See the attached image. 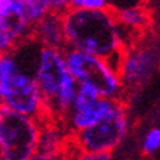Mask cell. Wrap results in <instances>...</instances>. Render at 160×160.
I'll use <instances>...</instances> for the list:
<instances>
[{"label": "cell", "instance_id": "5", "mask_svg": "<svg viewBox=\"0 0 160 160\" xmlns=\"http://www.w3.org/2000/svg\"><path fill=\"white\" fill-rule=\"evenodd\" d=\"M128 132V116L122 103L113 115L97 125L71 134L72 146L82 151L96 153H112Z\"/></svg>", "mask_w": 160, "mask_h": 160}, {"label": "cell", "instance_id": "8", "mask_svg": "<svg viewBox=\"0 0 160 160\" xmlns=\"http://www.w3.org/2000/svg\"><path fill=\"white\" fill-rule=\"evenodd\" d=\"M157 68V54L146 47H134L125 50L119 73L123 87H137L144 84Z\"/></svg>", "mask_w": 160, "mask_h": 160}, {"label": "cell", "instance_id": "15", "mask_svg": "<svg viewBox=\"0 0 160 160\" xmlns=\"http://www.w3.org/2000/svg\"><path fill=\"white\" fill-rule=\"evenodd\" d=\"M72 9L104 10V9H110V2L109 0H72Z\"/></svg>", "mask_w": 160, "mask_h": 160}, {"label": "cell", "instance_id": "3", "mask_svg": "<svg viewBox=\"0 0 160 160\" xmlns=\"http://www.w3.org/2000/svg\"><path fill=\"white\" fill-rule=\"evenodd\" d=\"M65 54L69 72L79 85L92 87L102 97H119L123 82L119 69L113 66L110 60L75 49H66Z\"/></svg>", "mask_w": 160, "mask_h": 160}, {"label": "cell", "instance_id": "19", "mask_svg": "<svg viewBox=\"0 0 160 160\" xmlns=\"http://www.w3.org/2000/svg\"><path fill=\"white\" fill-rule=\"evenodd\" d=\"M29 160H53V159H50V157H47V156H43V154H40V153H37V154L32 156Z\"/></svg>", "mask_w": 160, "mask_h": 160}, {"label": "cell", "instance_id": "12", "mask_svg": "<svg viewBox=\"0 0 160 160\" xmlns=\"http://www.w3.org/2000/svg\"><path fill=\"white\" fill-rule=\"evenodd\" d=\"M115 12L122 28L125 29L128 35L132 32H140L142 29H146V27L148 25V13L140 5L123 6L116 9Z\"/></svg>", "mask_w": 160, "mask_h": 160}, {"label": "cell", "instance_id": "13", "mask_svg": "<svg viewBox=\"0 0 160 160\" xmlns=\"http://www.w3.org/2000/svg\"><path fill=\"white\" fill-rule=\"evenodd\" d=\"M24 5L27 16H28L29 22L32 24V27L52 12L49 0H24Z\"/></svg>", "mask_w": 160, "mask_h": 160}, {"label": "cell", "instance_id": "10", "mask_svg": "<svg viewBox=\"0 0 160 160\" xmlns=\"http://www.w3.org/2000/svg\"><path fill=\"white\" fill-rule=\"evenodd\" d=\"M32 38L43 47L66 50V32L63 15L50 12L32 27Z\"/></svg>", "mask_w": 160, "mask_h": 160}, {"label": "cell", "instance_id": "14", "mask_svg": "<svg viewBox=\"0 0 160 160\" xmlns=\"http://www.w3.org/2000/svg\"><path fill=\"white\" fill-rule=\"evenodd\" d=\"M100 97H102V96H100L92 87L79 85V87H78V92H77V97H75V103H73L72 110H82V109H87V107L92 106Z\"/></svg>", "mask_w": 160, "mask_h": 160}, {"label": "cell", "instance_id": "4", "mask_svg": "<svg viewBox=\"0 0 160 160\" xmlns=\"http://www.w3.org/2000/svg\"><path fill=\"white\" fill-rule=\"evenodd\" d=\"M0 100L2 106L16 113L40 121L47 119L46 100L37 84V79L34 73L24 69L22 65L13 77L0 82Z\"/></svg>", "mask_w": 160, "mask_h": 160}, {"label": "cell", "instance_id": "7", "mask_svg": "<svg viewBox=\"0 0 160 160\" xmlns=\"http://www.w3.org/2000/svg\"><path fill=\"white\" fill-rule=\"evenodd\" d=\"M32 37V24L25 12L24 0H0V50L12 52Z\"/></svg>", "mask_w": 160, "mask_h": 160}, {"label": "cell", "instance_id": "11", "mask_svg": "<svg viewBox=\"0 0 160 160\" xmlns=\"http://www.w3.org/2000/svg\"><path fill=\"white\" fill-rule=\"evenodd\" d=\"M65 142L66 137L59 125L53 123L50 118L41 121V129H40L38 138V153L47 156L50 159H56L63 154L65 151Z\"/></svg>", "mask_w": 160, "mask_h": 160}, {"label": "cell", "instance_id": "20", "mask_svg": "<svg viewBox=\"0 0 160 160\" xmlns=\"http://www.w3.org/2000/svg\"><path fill=\"white\" fill-rule=\"evenodd\" d=\"M54 160H71V159H69V156H66L65 153H63L62 156H59V157H56Z\"/></svg>", "mask_w": 160, "mask_h": 160}, {"label": "cell", "instance_id": "17", "mask_svg": "<svg viewBox=\"0 0 160 160\" xmlns=\"http://www.w3.org/2000/svg\"><path fill=\"white\" fill-rule=\"evenodd\" d=\"M71 160H112L110 153H96V151H82L75 147V151L69 156Z\"/></svg>", "mask_w": 160, "mask_h": 160}, {"label": "cell", "instance_id": "18", "mask_svg": "<svg viewBox=\"0 0 160 160\" xmlns=\"http://www.w3.org/2000/svg\"><path fill=\"white\" fill-rule=\"evenodd\" d=\"M49 5L53 13L65 15L72 9V0H49Z\"/></svg>", "mask_w": 160, "mask_h": 160}, {"label": "cell", "instance_id": "6", "mask_svg": "<svg viewBox=\"0 0 160 160\" xmlns=\"http://www.w3.org/2000/svg\"><path fill=\"white\" fill-rule=\"evenodd\" d=\"M32 73L44 96L46 109L56 98L63 85L72 78V73L68 69L65 50L43 46L37 53Z\"/></svg>", "mask_w": 160, "mask_h": 160}, {"label": "cell", "instance_id": "2", "mask_svg": "<svg viewBox=\"0 0 160 160\" xmlns=\"http://www.w3.org/2000/svg\"><path fill=\"white\" fill-rule=\"evenodd\" d=\"M41 121L0 107V159L29 160L38 153Z\"/></svg>", "mask_w": 160, "mask_h": 160}, {"label": "cell", "instance_id": "9", "mask_svg": "<svg viewBox=\"0 0 160 160\" xmlns=\"http://www.w3.org/2000/svg\"><path fill=\"white\" fill-rule=\"evenodd\" d=\"M122 102L119 98H107L100 97L92 106L82 109V110H72L66 118V123L71 134H75L78 131H82L87 128L97 125L100 122L113 115L119 109Z\"/></svg>", "mask_w": 160, "mask_h": 160}, {"label": "cell", "instance_id": "1", "mask_svg": "<svg viewBox=\"0 0 160 160\" xmlns=\"http://www.w3.org/2000/svg\"><path fill=\"white\" fill-rule=\"evenodd\" d=\"M63 21L66 49L104 58L119 69L126 50L125 37L128 34L122 28L115 10L71 9L63 15Z\"/></svg>", "mask_w": 160, "mask_h": 160}, {"label": "cell", "instance_id": "16", "mask_svg": "<svg viewBox=\"0 0 160 160\" xmlns=\"http://www.w3.org/2000/svg\"><path fill=\"white\" fill-rule=\"evenodd\" d=\"M142 150L147 154H153L160 150V128H153L146 134L142 140Z\"/></svg>", "mask_w": 160, "mask_h": 160}]
</instances>
